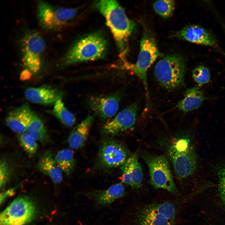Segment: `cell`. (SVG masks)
I'll return each instance as SVG.
<instances>
[{
	"label": "cell",
	"mask_w": 225,
	"mask_h": 225,
	"mask_svg": "<svg viewBox=\"0 0 225 225\" xmlns=\"http://www.w3.org/2000/svg\"><path fill=\"white\" fill-rule=\"evenodd\" d=\"M96 8L105 18L115 40L121 58L128 51L129 38L135 26L127 16L124 9L116 1L102 0L95 3Z\"/></svg>",
	"instance_id": "1"
},
{
	"label": "cell",
	"mask_w": 225,
	"mask_h": 225,
	"mask_svg": "<svg viewBox=\"0 0 225 225\" xmlns=\"http://www.w3.org/2000/svg\"><path fill=\"white\" fill-rule=\"evenodd\" d=\"M107 49L106 40L101 33H90L71 46L63 58V64L68 65L102 58L106 54Z\"/></svg>",
	"instance_id": "2"
},
{
	"label": "cell",
	"mask_w": 225,
	"mask_h": 225,
	"mask_svg": "<svg viewBox=\"0 0 225 225\" xmlns=\"http://www.w3.org/2000/svg\"><path fill=\"white\" fill-rule=\"evenodd\" d=\"M176 138L170 143L168 154L177 176L186 179L192 175L197 168V155L189 139L182 135Z\"/></svg>",
	"instance_id": "3"
},
{
	"label": "cell",
	"mask_w": 225,
	"mask_h": 225,
	"mask_svg": "<svg viewBox=\"0 0 225 225\" xmlns=\"http://www.w3.org/2000/svg\"><path fill=\"white\" fill-rule=\"evenodd\" d=\"M186 64L184 59L176 54L166 56L160 60L154 68V74L158 83L169 90L184 85Z\"/></svg>",
	"instance_id": "4"
},
{
	"label": "cell",
	"mask_w": 225,
	"mask_h": 225,
	"mask_svg": "<svg viewBox=\"0 0 225 225\" xmlns=\"http://www.w3.org/2000/svg\"><path fill=\"white\" fill-rule=\"evenodd\" d=\"M46 48L42 35L35 30L27 32L21 42V52L22 63L32 73L37 74L42 68Z\"/></svg>",
	"instance_id": "5"
},
{
	"label": "cell",
	"mask_w": 225,
	"mask_h": 225,
	"mask_svg": "<svg viewBox=\"0 0 225 225\" xmlns=\"http://www.w3.org/2000/svg\"><path fill=\"white\" fill-rule=\"evenodd\" d=\"M176 214V207L171 202L154 203L138 210L135 225H175Z\"/></svg>",
	"instance_id": "6"
},
{
	"label": "cell",
	"mask_w": 225,
	"mask_h": 225,
	"mask_svg": "<svg viewBox=\"0 0 225 225\" xmlns=\"http://www.w3.org/2000/svg\"><path fill=\"white\" fill-rule=\"evenodd\" d=\"M161 55L155 38L150 32L143 34L140 41V51L135 64L127 66L141 81L148 98L147 72L148 68Z\"/></svg>",
	"instance_id": "7"
},
{
	"label": "cell",
	"mask_w": 225,
	"mask_h": 225,
	"mask_svg": "<svg viewBox=\"0 0 225 225\" xmlns=\"http://www.w3.org/2000/svg\"><path fill=\"white\" fill-rule=\"evenodd\" d=\"M142 156L148 168L152 185L155 188L163 189L173 194H177V188L166 158L147 152L142 153Z\"/></svg>",
	"instance_id": "8"
},
{
	"label": "cell",
	"mask_w": 225,
	"mask_h": 225,
	"mask_svg": "<svg viewBox=\"0 0 225 225\" xmlns=\"http://www.w3.org/2000/svg\"><path fill=\"white\" fill-rule=\"evenodd\" d=\"M77 13L76 8L58 7L43 1L38 2V21L40 26L46 30L60 29L74 17Z\"/></svg>",
	"instance_id": "9"
},
{
	"label": "cell",
	"mask_w": 225,
	"mask_h": 225,
	"mask_svg": "<svg viewBox=\"0 0 225 225\" xmlns=\"http://www.w3.org/2000/svg\"><path fill=\"white\" fill-rule=\"evenodd\" d=\"M35 212L31 200L25 196L18 197L1 213L0 225H25L32 219Z\"/></svg>",
	"instance_id": "10"
},
{
	"label": "cell",
	"mask_w": 225,
	"mask_h": 225,
	"mask_svg": "<svg viewBox=\"0 0 225 225\" xmlns=\"http://www.w3.org/2000/svg\"><path fill=\"white\" fill-rule=\"evenodd\" d=\"M129 157L124 146L112 139L104 141L100 146L98 153L100 164L106 169L121 167Z\"/></svg>",
	"instance_id": "11"
},
{
	"label": "cell",
	"mask_w": 225,
	"mask_h": 225,
	"mask_svg": "<svg viewBox=\"0 0 225 225\" xmlns=\"http://www.w3.org/2000/svg\"><path fill=\"white\" fill-rule=\"evenodd\" d=\"M139 102H133L121 111L102 127V132L111 136L118 135L130 129L135 123Z\"/></svg>",
	"instance_id": "12"
},
{
	"label": "cell",
	"mask_w": 225,
	"mask_h": 225,
	"mask_svg": "<svg viewBox=\"0 0 225 225\" xmlns=\"http://www.w3.org/2000/svg\"><path fill=\"white\" fill-rule=\"evenodd\" d=\"M123 89L105 96H92L88 101L90 109L102 120L113 117L118 110L122 96Z\"/></svg>",
	"instance_id": "13"
},
{
	"label": "cell",
	"mask_w": 225,
	"mask_h": 225,
	"mask_svg": "<svg viewBox=\"0 0 225 225\" xmlns=\"http://www.w3.org/2000/svg\"><path fill=\"white\" fill-rule=\"evenodd\" d=\"M178 38L194 44L217 48L218 42L208 30L200 26L190 25L178 31L175 34Z\"/></svg>",
	"instance_id": "14"
},
{
	"label": "cell",
	"mask_w": 225,
	"mask_h": 225,
	"mask_svg": "<svg viewBox=\"0 0 225 225\" xmlns=\"http://www.w3.org/2000/svg\"><path fill=\"white\" fill-rule=\"evenodd\" d=\"M24 94L26 99L30 102L45 105H54L62 98V93L60 90L48 85L28 88Z\"/></svg>",
	"instance_id": "15"
},
{
	"label": "cell",
	"mask_w": 225,
	"mask_h": 225,
	"mask_svg": "<svg viewBox=\"0 0 225 225\" xmlns=\"http://www.w3.org/2000/svg\"><path fill=\"white\" fill-rule=\"evenodd\" d=\"M34 113L28 105H23L8 113L5 120L6 124L18 134L27 132L28 127Z\"/></svg>",
	"instance_id": "16"
},
{
	"label": "cell",
	"mask_w": 225,
	"mask_h": 225,
	"mask_svg": "<svg viewBox=\"0 0 225 225\" xmlns=\"http://www.w3.org/2000/svg\"><path fill=\"white\" fill-rule=\"evenodd\" d=\"M125 193L124 186L120 182L113 184L105 189L92 191L85 194L93 198L97 205L105 207L123 197Z\"/></svg>",
	"instance_id": "17"
},
{
	"label": "cell",
	"mask_w": 225,
	"mask_h": 225,
	"mask_svg": "<svg viewBox=\"0 0 225 225\" xmlns=\"http://www.w3.org/2000/svg\"><path fill=\"white\" fill-rule=\"evenodd\" d=\"M37 167L40 172L49 177L54 183H59L62 181V172L50 150L45 152L40 156Z\"/></svg>",
	"instance_id": "18"
},
{
	"label": "cell",
	"mask_w": 225,
	"mask_h": 225,
	"mask_svg": "<svg viewBox=\"0 0 225 225\" xmlns=\"http://www.w3.org/2000/svg\"><path fill=\"white\" fill-rule=\"evenodd\" d=\"M207 99L208 98L198 87L189 88L185 91L183 98L178 103L174 108L185 114L198 109Z\"/></svg>",
	"instance_id": "19"
},
{
	"label": "cell",
	"mask_w": 225,
	"mask_h": 225,
	"mask_svg": "<svg viewBox=\"0 0 225 225\" xmlns=\"http://www.w3.org/2000/svg\"><path fill=\"white\" fill-rule=\"evenodd\" d=\"M94 120L93 116H88L73 129L68 139L71 148L77 149L85 145Z\"/></svg>",
	"instance_id": "20"
},
{
	"label": "cell",
	"mask_w": 225,
	"mask_h": 225,
	"mask_svg": "<svg viewBox=\"0 0 225 225\" xmlns=\"http://www.w3.org/2000/svg\"><path fill=\"white\" fill-rule=\"evenodd\" d=\"M54 158L62 172L67 175H70L73 171L76 164L73 151L68 149L61 150L58 151Z\"/></svg>",
	"instance_id": "21"
},
{
	"label": "cell",
	"mask_w": 225,
	"mask_h": 225,
	"mask_svg": "<svg viewBox=\"0 0 225 225\" xmlns=\"http://www.w3.org/2000/svg\"><path fill=\"white\" fill-rule=\"evenodd\" d=\"M62 99L57 101L54 104L53 112L56 118L65 125L72 126L76 119L74 115L65 107Z\"/></svg>",
	"instance_id": "22"
},
{
	"label": "cell",
	"mask_w": 225,
	"mask_h": 225,
	"mask_svg": "<svg viewBox=\"0 0 225 225\" xmlns=\"http://www.w3.org/2000/svg\"><path fill=\"white\" fill-rule=\"evenodd\" d=\"M128 159L132 187L137 188H140L142 186L143 174L138 155L133 154L129 157Z\"/></svg>",
	"instance_id": "23"
},
{
	"label": "cell",
	"mask_w": 225,
	"mask_h": 225,
	"mask_svg": "<svg viewBox=\"0 0 225 225\" xmlns=\"http://www.w3.org/2000/svg\"><path fill=\"white\" fill-rule=\"evenodd\" d=\"M18 140L20 146L29 156L32 157L36 153L38 144L27 132L18 134Z\"/></svg>",
	"instance_id": "24"
},
{
	"label": "cell",
	"mask_w": 225,
	"mask_h": 225,
	"mask_svg": "<svg viewBox=\"0 0 225 225\" xmlns=\"http://www.w3.org/2000/svg\"><path fill=\"white\" fill-rule=\"evenodd\" d=\"M175 6L174 1L171 0L157 1L153 4V8L155 12L164 18H168L172 16Z\"/></svg>",
	"instance_id": "25"
},
{
	"label": "cell",
	"mask_w": 225,
	"mask_h": 225,
	"mask_svg": "<svg viewBox=\"0 0 225 225\" xmlns=\"http://www.w3.org/2000/svg\"><path fill=\"white\" fill-rule=\"evenodd\" d=\"M192 76L195 82L200 86L209 82L211 78L209 69L203 65L198 66L194 68Z\"/></svg>",
	"instance_id": "26"
},
{
	"label": "cell",
	"mask_w": 225,
	"mask_h": 225,
	"mask_svg": "<svg viewBox=\"0 0 225 225\" xmlns=\"http://www.w3.org/2000/svg\"><path fill=\"white\" fill-rule=\"evenodd\" d=\"M10 169L8 162L4 159L0 162V187L3 188L8 181L10 177Z\"/></svg>",
	"instance_id": "27"
},
{
	"label": "cell",
	"mask_w": 225,
	"mask_h": 225,
	"mask_svg": "<svg viewBox=\"0 0 225 225\" xmlns=\"http://www.w3.org/2000/svg\"><path fill=\"white\" fill-rule=\"evenodd\" d=\"M45 130H46V129L42 121L34 113L28 127L27 132H29Z\"/></svg>",
	"instance_id": "28"
},
{
	"label": "cell",
	"mask_w": 225,
	"mask_h": 225,
	"mask_svg": "<svg viewBox=\"0 0 225 225\" xmlns=\"http://www.w3.org/2000/svg\"><path fill=\"white\" fill-rule=\"evenodd\" d=\"M217 173L220 197L223 202L225 204V166L219 168Z\"/></svg>",
	"instance_id": "29"
},
{
	"label": "cell",
	"mask_w": 225,
	"mask_h": 225,
	"mask_svg": "<svg viewBox=\"0 0 225 225\" xmlns=\"http://www.w3.org/2000/svg\"><path fill=\"white\" fill-rule=\"evenodd\" d=\"M128 158L125 163L120 167L122 173L121 182L132 187Z\"/></svg>",
	"instance_id": "30"
},
{
	"label": "cell",
	"mask_w": 225,
	"mask_h": 225,
	"mask_svg": "<svg viewBox=\"0 0 225 225\" xmlns=\"http://www.w3.org/2000/svg\"><path fill=\"white\" fill-rule=\"evenodd\" d=\"M28 132L36 141H39L42 144H45L50 142V138L46 130Z\"/></svg>",
	"instance_id": "31"
},
{
	"label": "cell",
	"mask_w": 225,
	"mask_h": 225,
	"mask_svg": "<svg viewBox=\"0 0 225 225\" xmlns=\"http://www.w3.org/2000/svg\"><path fill=\"white\" fill-rule=\"evenodd\" d=\"M15 192V188H12L2 192L0 195V203L3 202L6 199L12 195Z\"/></svg>",
	"instance_id": "32"
},
{
	"label": "cell",
	"mask_w": 225,
	"mask_h": 225,
	"mask_svg": "<svg viewBox=\"0 0 225 225\" xmlns=\"http://www.w3.org/2000/svg\"><path fill=\"white\" fill-rule=\"evenodd\" d=\"M32 72L28 69H25L22 72L21 74V78L22 80L28 79L31 76Z\"/></svg>",
	"instance_id": "33"
}]
</instances>
